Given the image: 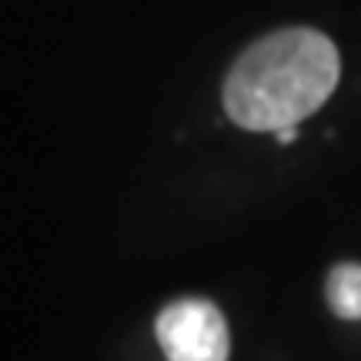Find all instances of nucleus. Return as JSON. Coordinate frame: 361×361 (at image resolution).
<instances>
[{"mask_svg":"<svg viewBox=\"0 0 361 361\" xmlns=\"http://www.w3.org/2000/svg\"><path fill=\"white\" fill-rule=\"evenodd\" d=\"M328 305L338 318L358 322L361 318V264L341 261L328 274Z\"/></svg>","mask_w":361,"mask_h":361,"instance_id":"nucleus-3","label":"nucleus"},{"mask_svg":"<svg viewBox=\"0 0 361 361\" xmlns=\"http://www.w3.org/2000/svg\"><path fill=\"white\" fill-rule=\"evenodd\" d=\"M274 137H278V144H295L298 141V124H291V128H278L274 130Z\"/></svg>","mask_w":361,"mask_h":361,"instance_id":"nucleus-4","label":"nucleus"},{"mask_svg":"<svg viewBox=\"0 0 361 361\" xmlns=\"http://www.w3.org/2000/svg\"><path fill=\"white\" fill-rule=\"evenodd\" d=\"M157 345L168 361H228L231 335L218 305L180 298L157 314Z\"/></svg>","mask_w":361,"mask_h":361,"instance_id":"nucleus-2","label":"nucleus"},{"mask_svg":"<svg viewBox=\"0 0 361 361\" xmlns=\"http://www.w3.org/2000/svg\"><path fill=\"white\" fill-rule=\"evenodd\" d=\"M338 47L311 27L274 30L251 44L224 80V111L245 130L301 124L338 87Z\"/></svg>","mask_w":361,"mask_h":361,"instance_id":"nucleus-1","label":"nucleus"}]
</instances>
